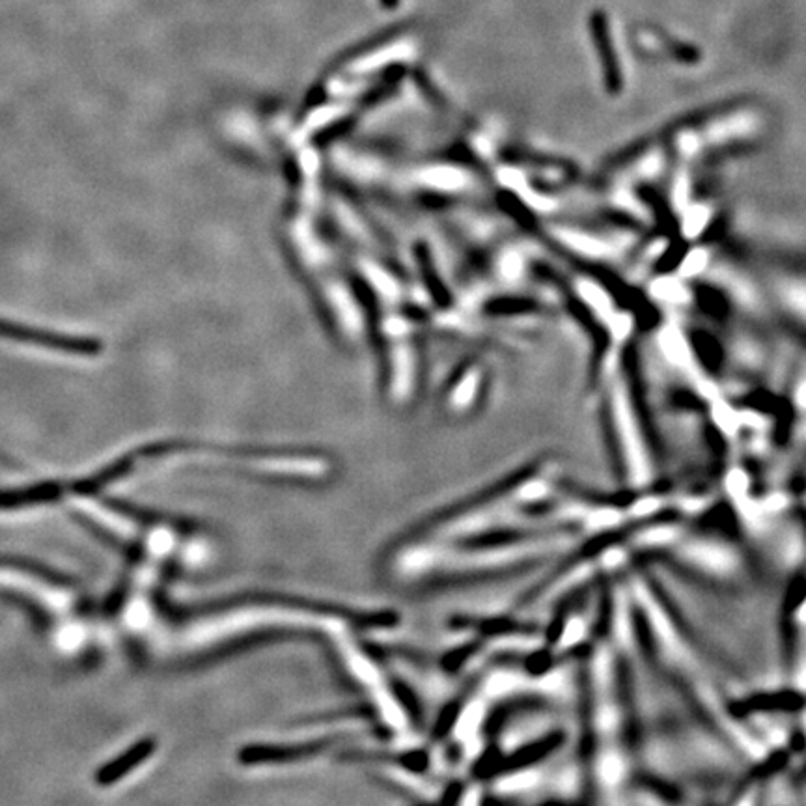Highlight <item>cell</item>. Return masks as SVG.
<instances>
[{
	"mask_svg": "<svg viewBox=\"0 0 806 806\" xmlns=\"http://www.w3.org/2000/svg\"><path fill=\"white\" fill-rule=\"evenodd\" d=\"M155 751V741L144 740L139 741L137 745L131 746L129 751L123 752L121 756L112 760L110 764L104 765L101 770L97 771L96 783L99 786H110V784L118 783L123 776L137 770L146 759L152 756Z\"/></svg>",
	"mask_w": 806,
	"mask_h": 806,
	"instance_id": "obj_2",
	"label": "cell"
},
{
	"mask_svg": "<svg viewBox=\"0 0 806 806\" xmlns=\"http://www.w3.org/2000/svg\"><path fill=\"white\" fill-rule=\"evenodd\" d=\"M61 495V484H55V482L26 485L21 490H8V492H0V509H18L34 506V504L55 503Z\"/></svg>",
	"mask_w": 806,
	"mask_h": 806,
	"instance_id": "obj_3",
	"label": "cell"
},
{
	"mask_svg": "<svg viewBox=\"0 0 806 806\" xmlns=\"http://www.w3.org/2000/svg\"><path fill=\"white\" fill-rule=\"evenodd\" d=\"M383 4H385V7L393 8L398 4V0H383Z\"/></svg>",
	"mask_w": 806,
	"mask_h": 806,
	"instance_id": "obj_4",
	"label": "cell"
},
{
	"mask_svg": "<svg viewBox=\"0 0 806 806\" xmlns=\"http://www.w3.org/2000/svg\"><path fill=\"white\" fill-rule=\"evenodd\" d=\"M0 338L13 340L29 346L43 347L51 352L67 353V355H80V357H96L104 352L101 340L94 336H77V334L56 333L47 329L24 325V323L12 322L0 318Z\"/></svg>",
	"mask_w": 806,
	"mask_h": 806,
	"instance_id": "obj_1",
	"label": "cell"
}]
</instances>
